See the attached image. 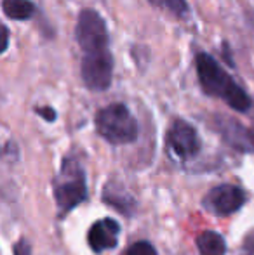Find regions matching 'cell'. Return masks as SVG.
<instances>
[{"label": "cell", "mask_w": 254, "mask_h": 255, "mask_svg": "<svg viewBox=\"0 0 254 255\" xmlns=\"http://www.w3.org/2000/svg\"><path fill=\"white\" fill-rule=\"evenodd\" d=\"M78 45L84 52H96L108 49L110 37L106 23L99 12L92 9H84L78 16L77 30H75Z\"/></svg>", "instance_id": "5"}, {"label": "cell", "mask_w": 254, "mask_h": 255, "mask_svg": "<svg viewBox=\"0 0 254 255\" xmlns=\"http://www.w3.org/2000/svg\"><path fill=\"white\" fill-rule=\"evenodd\" d=\"M54 198L58 205L59 217H64L68 212L78 207L87 198V184H85L84 168L77 160H64L61 172L54 181Z\"/></svg>", "instance_id": "3"}, {"label": "cell", "mask_w": 254, "mask_h": 255, "mask_svg": "<svg viewBox=\"0 0 254 255\" xmlns=\"http://www.w3.org/2000/svg\"><path fill=\"white\" fill-rule=\"evenodd\" d=\"M197 249L200 255H225L227 254V242L216 231H204L197 238Z\"/></svg>", "instance_id": "9"}, {"label": "cell", "mask_w": 254, "mask_h": 255, "mask_svg": "<svg viewBox=\"0 0 254 255\" xmlns=\"http://www.w3.org/2000/svg\"><path fill=\"white\" fill-rule=\"evenodd\" d=\"M248 196L239 186L221 184L207 193V196L204 198V207L216 215H230L241 210Z\"/></svg>", "instance_id": "7"}, {"label": "cell", "mask_w": 254, "mask_h": 255, "mask_svg": "<svg viewBox=\"0 0 254 255\" xmlns=\"http://www.w3.org/2000/svg\"><path fill=\"white\" fill-rule=\"evenodd\" d=\"M105 200H106V203L115 207L117 210H120L122 214H132L134 205H136L134 200H132L127 193L119 195V189H110V188L105 189Z\"/></svg>", "instance_id": "11"}, {"label": "cell", "mask_w": 254, "mask_h": 255, "mask_svg": "<svg viewBox=\"0 0 254 255\" xmlns=\"http://www.w3.org/2000/svg\"><path fill=\"white\" fill-rule=\"evenodd\" d=\"M82 80L89 91L101 92L112 85L113 57L110 49L96 52H85L80 64Z\"/></svg>", "instance_id": "4"}, {"label": "cell", "mask_w": 254, "mask_h": 255, "mask_svg": "<svg viewBox=\"0 0 254 255\" xmlns=\"http://www.w3.org/2000/svg\"><path fill=\"white\" fill-rule=\"evenodd\" d=\"M14 255H31V247L26 240H19L12 249Z\"/></svg>", "instance_id": "14"}, {"label": "cell", "mask_w": 254, "mask_h": 255, "mask_svg": "<svg viewBox=\"0 0 254 255\" xmlns=\"http://www.w3.org/2000/svg\"><path fill=\"white\" fill-rule=\"evenodd\" d=\"M7 42H9V31H7V28L3 26V28H2V52H5Z\"/></svg>", "instance_id": "16"}, {"label": "cell", "mask_w": 254, "mask_h": 255, "mask_svg": "<svg viewBox=\"0 0 254 255\" xmlns=\"http://www.w3.org/2000/svg\"><path fill=\"white\" fill-rule=\"evenodd\" d=\"M3 14L14 21H26L35 14V5L30 0H3Z\"/></svg>", "instance_id": "10"}, {"label": "cell", "mask_w": 254, "mask_h": 255, "mask_svg": "<svg viewBox=\"0 0 254 255\" xmlns=\"http://www.w3.org/2000/svg\"><path fill=\"white\" fill-rule=\"evenodd\" d=\"M197 75H199V82L202 91L207 96H213V98L223 99L232 110L246 111L251 110L253 99L248 96V92L220 66L216 59L213 56L206 52H200L197 56Z\"/></svg>", "instance_id": "1"}, {"label": "cell", "mask_w": 254, "mask_h": 255, "mask_svg": "<svg viewBox=\"0 0 254 255\" xmlns=\"http://www.w3.org/2000/svg\"><path fill=\"white\" fill-rule=\"evenodd\" d=\"M120 224L112 217L101 219L94 222L87 233V242L96 254H101L105 250H112L119 245Z\"/></svg>", "instance_id": "8"}, {"label": "cell", "mask_w": 254, "mask_h": 255, "mask_svg": "<svg viewBox=\"0 0 254 255\" xmlns=\"http://www.w3.org/2000/svg\"><path fill=\"white\" fill-rule=\"evenodd\" d=\"M152 5L159 7V9L169 10V12L176 14V16H185L188 10L187 0H148Z\"/></svg>", "instance_id": "12"}, {"label": "cell", "mask_w": 254, "mask_h": 255, "mask_svg": "<svg viewBox=\"0 0 254 255\" xmlns=\"http://www.w3.org/2000/svg\"><path fill=\"white\" fill-rule=\"evenodd\" d=\"M126 255H157V250L150 242H136L129 247Z\"/></svg>", "instance_id": "13"}, {"label": "cell", "mask_w": 254, "mask_h": 255, "mask_svg": "<svg viewBox=\"0 0 254 255\" xmlns=\"http://www.w3.org/2000/svg\"><path fill=\"white\" fill-rule=\"evenodd\" d=\"M166 146L173 156L187 161L200 151V139L188 122L176 120L167 130Z\"/></svg>", "instance_id": "6"}, {"label": "cell", "mask_w": 254, "mask_h": 255, "mask_svg": "<svg viewBox=\"0 0 254 255\" xmlns=\"http://www.w3.org/2000/svg\"><path fill=\"white\" fill-rule=\"evenodd\" d=\"M37 113L40 117H44L47 122H54L56 120V111L52 108H42V110H37Z\"/></svg>", "instance_id": "15"}, {"label": "cell", "mask_w": 254, "mask_h": 255, "mask_svg": "<svg viewBox=\"0 0 254 255\" xmlns=\"http://www.w3.org/2000/svg\"><path fill=\"white\" fill-rule=\"evenodd\" d=\"M96 130L110 144H131L138 139L139 125L126 104H110L96 115Z\"/></svg>", "instance_id": "2"}]
</instances>
